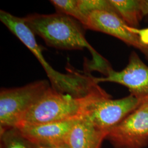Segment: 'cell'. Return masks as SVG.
Wrapping results in <instances>:
<instances>
[{
    "label": "cell",
    "instance_id": "cell-9",
    "mask_svg": "<svg viewBox=\"0 0 148 148\" xmlns=\"http://www.w3.org/2000/svg\"><path fill=\"white\" fill-rule=\"evenodd\" d=\"M81 117L40 124H22L16 127L36 145H59L65 144L68 133Z\"/></svg>",
    "mask_w": 148,
    "mask_h": 148
},
{
    "label": "cell",
    "instance_id": "cell-16",
    "mask_svg": "<svg viewBox=\"0 0 148 148\" xmlns=\"http://www.w3.org/2000/svg\"><path fill=\"white\" fill-rule=\"evenodd\" d=\"M140 11L142 15L144 16L148 14V0H140Z\"/></svg>",
    "mask_w": 148,
    "mask_h": 148
},
{
    "label": "cell",
    "instance_id": "cell-3",
    "mask_svg": "<svg viewBox=\"0 0 148 148\" xmlns=\"http://www.w3.org/2000/svg\"><path fill=\"white\" fill-rule=\"evenodd\" d=\"M109 97L111 95L99 85L88 95L79 97L60 93L51 86L27 112L19 125L62 121L81 117L93 103Z\"/></svg>",
    "mask_w": 148,
    "mask_h": 148
},
{
    "label": "cell",
    "instance_id": "cell-5",
    "mask_svg": "<svg viewBox=\"0 0 148 148\" xmlns=\"http://www.w3.org/2000/svg\"><path fill=\"white\" fill-rule=\"evenodd\" d=\"M144 103L132 95L117 99L106 98L90 106L84 117L107 135Z\"/></svg>",
    "mask_w": 148,
    "mask_h": 148
},
{
    "label": "cell",
    "instance_id": "cell-11",
    "mask_svg": "<svg viewBox=\"0 0 148 148\" xmlns=\"http://www.w3.org/2000/svg\"><path fill=\"white\" fill-rule=\"evenodd\" d=\"M117 14L128 26L136 27L139 25L143 16L140 0H109Z\"/></svg>",
    "mask_w": 148,
    "mask_h": 148
},
{
    "label": "cell",
    "instance_id": "cell-15",
    "mask_svg": "<svg viewBox=\"0 0 148 148\" xmlns=\"http://www.w3.org/2000/svg\"><path fill=\"white\" fill-rule=\"evenodd\" d=\"M127 29L133 34L137 35L140 42L143 45L148 46V27L145 29H139L136 27L126 25Z\"/></svg>",
    "mask_w": 148,
    "mask_h": 148
},
{
    "label": "cell",
    "instance_id": "cell-4",
    "mask_svg": "<svg viewBox=\"0 0 148 148\" xmlns=\"http://www.w3.org/2000/svg\"><path fill=\"white\" fill-rule=\"evenodd\" d=\"M51 86L39 80L21 87L0 91V133L16 127L32 106Z\"/></svg>",
    "mask_w": 148,
    "mask_h": 148
},
{
    "label": "cell",
    "instance_id": "cell-10",
    "mask_svg": "<svg viewBox=\"0 0 148 148\" xmlns=\"http://www.w3.org/2000/svg\"><path fill=\"white\" fill-rule=\"evenodd\" d=\"M106 137L83 116L70 130L65 144L68 148H101Z\"/></svg>",
    "mask_w": 148,
    "mask_h": 148
},
{
    "label": "cell",
    "instance_id": "cell-1",
    "mask_svg": "<svg viewBox=\"0 0 148 148\" xmlns=\"http://www.w3.org/2000/svg\"><path fill=\"white\" fill-rule=\"evenodd\" d=\"M32 32L42 38L49 47L62 50L87 48L92 55V64L88 70H97L106 75L111 68L108 61L96 52L85 37V27L79 21L57 12L50 14L34 13L23 18Z\"/></svg>",
    "mask_w": 148,
    "mask_h": 148
},
{
    "label": "cell",
    "instance_id": "cell-2",
    "mask_svg": "<svg viewBox=\"0 0 148 148\" xmlns=\"http://www.w3.org/2000/svg\"><path fill=\"white\" fill-rule=\"evenodd\" d=\"M0 21L27 47L37 58L45 70L52 88L60 93L75 97L88 95L98 85L93 76L79 73L62 74L53 69L43 57L35 35L27 27L23 18L14 16L5 11H0Z\"/></svg>",
    "mask_w": 148,
    "mask_h": 148
},
{
    "label": "cell",
    "instance_id": "cell-6",
    "mask_svg": "<svg viewBox=\"0 0 148 148\" xmlns=\"http://www.w3.org/2000/svg\"><path fill=\"white\" fill-rule=\"evenodd\" d=\"M115 148H143L148 144V101L106 135Z\"/></svg>",
    "mask_w": 148,
    "mask_h": 148
},
{
    "label": "cell",
    "instance_id": "cell-13",
    "mask_svg": "<svg viewBox=\"0 0 148 148\" xmlns=\"http://www.w3.org/2000/svg\"><path fill=\"white\" fill-rule=\"evenodd\" d=\"M57 12L70 16L81 23L84 27L86 21L78 6V0H51Z\"/></svg>",
    "mask_w": 148,
    "mask_h": 148
},
{
    "label": "cell",
    "instance_id": "cell-17",
    "mask_svg": "<svg viewBox=\"0 0 148 148\" xmlns=\"http://www.w3.org/2000/svg\"><path fill=\"white\" fill-rule=\"evenodd\" d=\"M37 148H68L65 144L59 145H36Z\"/></svg>",
    "mask_w": 148,
    "mask_h": 148
},
{
    "label": "cell",
    "instance_id": "cell-14",
    "mask_svg": "<svg viewBox=\"0 0 148 148\" xmlns=\"http://www.w3.org/2000/svg\"><path fill=\"white\" fill-rule=\"evenodd\" d=\"M78 6L86 23L88 15L94 11H111L116 13L109 0H78Z\"/></svg>",
    "mask_w": 148,
    "mask_h": 148
},
{
    "label": "cell",
    "instance_id": "cell-12",
    "mask_svg": "<svg viewBox=\"0 0 148 148\" xmlns=\"http://www.w3.org/2000/svg\"><path fill=\"white\" fill-rule=\"evenodd\" d=\"M0 148H37L17 127L0 133Z\"/></svg>",
    "mask_w": 148,
    "mask_h": 148
},
{
    "label": "cell",
    "instance_id": "cell-7",
    "mask_svg": "<svg viewBox=\"0 0 148 148\" xmlns=\"http://www.w3.org/2000/svg\"><path fill=\"white\" fill-rule=\"evenodd\" d=\"M106 77L93 79L96 84L110 82L127 87L130 95L143 102L148 101V66L143 63L137 54H131L127 66L120 71L111 68L107 71Z\"/></svg>",
    "mask_w": 148,
    "mask_h": 148
},
{
    "label": "cell",
    "instance_id": "cell-8",
    "mask_svg": "<svg viewBox=\"0 0 148 148\" xmlns=\"http://www.w3.org/2000/svg\"><path fill=\"white\" fill-rule=\"evenodd\" d=\"M126 25L115 12L95 11L88 15L84 27L116 37L127 45L139 49L148 59V46L143 45L137 35L127 29Z\"/></svg>",
    "mask_w": 148,
    "mask_h": 148
}]
</instances>
